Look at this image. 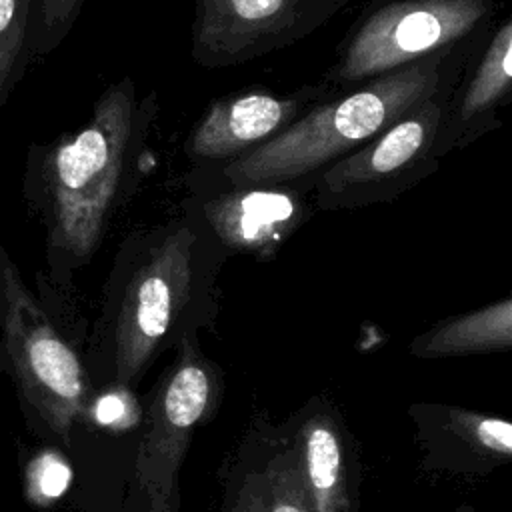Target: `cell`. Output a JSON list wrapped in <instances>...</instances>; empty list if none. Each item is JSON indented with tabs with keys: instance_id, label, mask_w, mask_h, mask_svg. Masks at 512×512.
I'll list each match as a JSON object with an SVG mask.
<instances>
[{
	"instance_id": "1",
	"label": "cell",
	"mask_w": 512,
	"mask_h": 512,
	"mask_svg": "<svg viewBox=\"0 0 512 512\" xmlns=\"http://www.w3.org/2000/svg\"><path fill=\"white\" fill-rule=\"evenodd\" d=\"M158 92L138 94L132 76L108 84L78 128L32 142L22 172V202L44 228L50 280L68 286L90 264L116 216L156 166L150 136Z\"/></svg>"
},
{
	"instance_id": "2",
	"label": "cell",
	"mask_w": 512,
	"mask_h": 512,
	"mask_svg": "<svg viewBox=\"0 0 512 512\" xmlns=\"http://www.w3.org/2000/svg\"><path fill=\"white\" fill-rule=\"evenodd\" d=\"M226 260L186 196L168 218L122 238L106 278L98 328L118 386L140 376L166 346L212 322Z\"/></svg>"
},
{
	"instance_id": "3",
	"label": "cell",
	"mask_w": 512,
	"mask_h": 512,
	"mask_svg": "<svg viewBox=\"0 0 512 512\" xmlns=\"http://www.w3.org/2000/svg\"><path fill=\"white\" fill-rule=\"evenodd\" d=\"M488 30L382 76L336 90L272 142L216 168L234 182L316 180L324 168L370 142L442 84L458 78Z\"/></svg>"
},
{
	"instance_id": "4",
	"label": "cell",
	"mask_w": 512,
	"mask_h": 512,
	"mask_svg": "<svg viewBox=\"0 0 512 512\" xmlns=\"http://www.w3.org/2000/svg\"><path fill=\"white\" fill-rule=\"evenodd\" d=\"M498 0H370L346 30L322 82L334 88L382 76L494 24Z\"/></svg>"
},
{
	"instance_id": "5",
	"label": "cell",
	"mask_w": 512,
	"mask_h": 512,
	"mask_svg": "<svg viewBox=\"0 0 512 512\" xmlns=\"http://www.w3.org/2000/svg\"><path fill=\"white\" fill-rule=\"evenodd\" d=\"M458 78L442 84L370 142L324 168L314 180V206L354 210L394 202L434 174L442 160L436 150L438 132Z\"/></svg>"
},
{
	"instance_id": "6",
	"label": "cell",
	"mask_w": 512,
	"mask_h": 512,
	"mask_svg": "<svg viewBox=\"0 0 512 512\" xmlns=\"http://www.w3.org/2000/svg\"><path fill=\"white\" fill-rule=\"evenodd\" d=\"M0 328L10 368L44 422L70 442L84 404L82 366L62 338L40 298L24 282L8 248L0 242Z\"/></svg>"
},
{
	"instance_id": "7",
	"label": "cell",
	"mask_w": 512,
	"mask_h": 512,
	"mask_svg": "<svg viewBox=\"0 0 512 512\" xmlns=\"http://www.w3.org/2000/svg\"><path fill=\"white\" fill-rule=\"evenodd\" d=\"M186 198L196 206L226 256L272 262L312 218L314 180L234 182L216 166H190Z\"/></svg>"
},
{
	"instance_id": "8",
	"label": "cell",
	"mask_w": 512,
	"mask_h": 512,
	"mask_svg": "<svg viewBox=\"0 0 512 512\" xmlns=\"http://www.w3.org/2000/svg\"><path fill=\"white\" fill-rule=\"evenodd\" d=\"M350 0H194L190 56L218 70L292 46L340 14Z\"/></svg>"
},
{
	"instance_id": "9",
	"label": "cell",
	"mask_w": 512,
	"mask_h": 512,
	"mask_svg": "<svg viewBox=\"0 0 512 512\" xmlns=\"http://www.w3.org/2000/svg\"><path fill=\"white\" fill-rule=\"evenodd\" d=\"M178 346V362L150 404L148 430L136 456V482L150 512H174L178 468L212 396V374L194 334H186Z\"/></svg>"
},
{
	"instance_id": "10",
	"label": "cell",
	"mask_w": 512,
	"mask_h": 512,
	"mask_svg": "<svg viewBox=\"0 0 512 512\" xmlns=\"http://www.w3.org/2000/svg\"><path fill=\"white\" fill-rule=\"evenodd\" d=\"M336 90L320 80L288 92L252 84L218 96L188 130L184 156L192 166L230 164L284 134Z\"/></svg>"
},
{
	"instance_id": "11",
	"label": "cell",
	"mask_w": 512,
	"mask_h": 512,
	"mask_svg": "<svg viewBox=\"0 0 512 512\" xmlns=\"http://www.w3.org/2000/svg\"><path fill=\"white\" fill-rule=\"evenodd\" d=\"M512 96V18L492 24L480 48L466 62L438 132L440 158L464 150L502 122L498 110Z\"/></svg>"
},
{
	"instance_id": "12",
	"label": "cell",
	"mask_w": 512,
	"mask_h": 512,
	"mask_svg": "<svg viewBox=\"0 0 512 512\" xmlns=\"http://www.w3.org/2000/svg\"><path fill=\"white\" fill-rule=\"evenodd\" d=\"M512 346V298L458 314L416 336L410 352L418 358H446L508 350Z\"/></svg>"
},
{
	"instance_id": "13",
	"label": "cell",
	"mask_w": 512,
	"mask_h": 512,
	"mask_svg": "<svg viewBox=\"0 0 512 512\" xmlns=\"http://www.w3.org/2000/svg\"><path fill=\"white\" fill-rule=\"evenodd\" d=\"M298 454L312 512H348L344 450L332 420L324 416L308 420Z\"/></svg>"
},
{
	"instance_id": "14",
	"label": "cell",
	"mask_w": 512,
	"mask_h": 512,
	"mask_svg": "<svg viewBox=\"0 0 512 512\" xmlns=\"http://www.w3.org/2000/svg\"><path fill=\"white\" fill-rule=\"evenodd\" d=\"M30 16L32 0H0V108L32 62Z\"/></svg>"
},
{
	"instance_id": "15",
	"label": "cell",
	"mask_w": 512,
	"mask_h": 512,
	"mask_svg": "<svg viewBox=\"0 0 512 512\" xmlns=\"http://www.w3.org/2000/svg\"><path fill=\"white\" fill-rule=\"evenodd\" d=\"M264 512H312L298 450L274 456L262 474Z\"/></svg>"
},
{
	"instance_id": "16",
	"label": "cell",
	"mask_w": 512,
	"mask_h": 512,
	"mask_svg": "<svg viewBox=\"0 0 512 512\" xmlns=\"http://www.w3.org/2000/svg\"><path fill=\"white\" fill-rule=\"evenodd\" d=\"M84 0H32L30 54L44 58L52 54L70 34L82 12Z\"/></svg>"
},
{
	"instance_id": "17",
	"label": "cell",
	"mask_w": 512,
	"mask_h": 512,
	"mask_svg": "<svg viewBox=\"0 0 512 512\" xmlns=\"http://www.w3.org/2000/svg\"><path fill=\"white\" fill-rule=\"evenodd\" d=\"M454 422L460 432H464L476 448L508 458L512 454V426L504 418L478 416L468 412H454Z\"/></svg>"
},
{
	"instance_id": "18",
	"label": "cell",
	"mask_w": 512,
	"mask_h": 512,
	"mask_svg": "<svg viewBox=\"0 0 512 512\" xmlns=\"http://www.w3.org/2000/svg\"><path fill=\"white\" fill-rule=\"evenodd\" d=\"M72 478L68 464L54 452H42L28 470L30 494L38 500H54L64 494Z\"/></svg>"
},
{
	"instance_id": "19",
	"label": "cell",
	"mask_w": 512,
	"mask_h": 512,
	"mask_svg": "<svg viewBox=\"0 0 512 512\" xmlns=\"http://www.w3.org/2000/svg\"><path fill=\"white\" fill-rule=\"evenodd\" d=\"M126 416H128L126 396L118 394V392L104 394L102 398H98V402L94 406V418H96V422H100L104 426L118 424V422L126 420Z\"/></svg>"
},
{
	"instance_id": "20",
	"label": "cell",
	"mask_w": 512,
	"mask_h": 512,
	"mask_svg": "<svg viewBox=\"0 0 512 512\" xmlns=\"http://www.w3.org/2000/svg\"><path fill=\"white\" fill-rule=\"evenodd\" d=\"M232 512H264V488H262V476H256V480H246L240 488Z\"/></svg>"
}]
</instances>
